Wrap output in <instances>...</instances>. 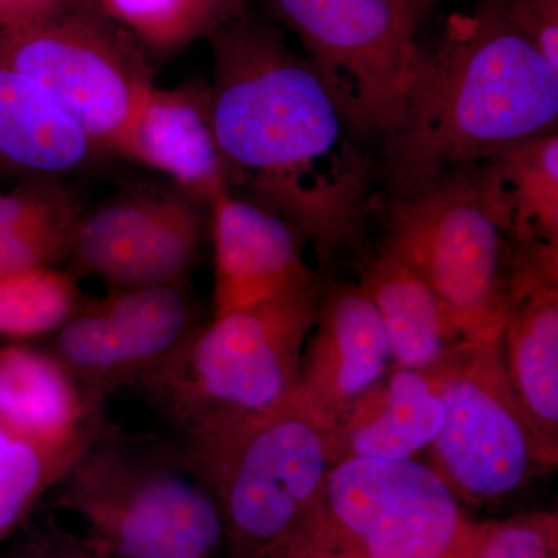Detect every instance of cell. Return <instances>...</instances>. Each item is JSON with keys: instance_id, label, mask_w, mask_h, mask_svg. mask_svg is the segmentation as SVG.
I'll list each match as a JSON object with an SVG mask.
<instances>
[{"instance_id": "1", "label": "cell", "mask_w": 558, "mask_h": 558, "mask_svg": "<svg viewBox=\"0 0 558 558\" xmlns=\"http://www.w3.org/2000/svg\"><path fill=\"white\" fill-rule=\"evenodd\" d=\"M216 138L231 191L292 223L322 270L362 245L379 163L307 58L245 13L208 35Z\"/></svg>"}, {"instance_id": "2", "label": "cell", "mask_w": 558, "mask_h": 558, "mask_svg": "<svg viewBox=\"0 0 558 558\" xmlns=\"http://www.w3.org/2000/svg\"><path fill=\"white\" fill-rule=\"evenodd\" d=\"M558 69L509 20L502 0L450 14L438 46L422 51L409 105L381 140L388 194L444 171L494 159L557 131Z\"/></svg>"}, {"instance_id": "3", "label": "cell", "mask_w": 558, "mask_h": 558, "mask_svg": "<svg viewBox=\"0 0 558 558\" xmlns=\"http://www.w3.org/2000/svg\"><path fill=\"white\" fill-rule=\"evenodd\" d=\"M322 275L310 271L267 299L215 315L145 385L193 451L295 398Z\"/></svg>"}, {"instance_id": "4", "label": "cell", "mask_w": 558, "mask_h": 558, "mask_svg": "<svg viewBox=\"0 0 558 558\" xmlns=\"http://www.w3.org/2000/svg\"><path fill=\"white\" fill-rule=\"evenodd\" d=\"M108 558H218L216 499L180 446L105 427L50 492Z\"/></svg>"}, {"instance_id": "5", "label": "cell", "mask_w": 558, "mask_h": 558, "mask_svg": "<svg viewBox=\"0 0 558 558\" xmlns=\"http://www.w3.org/2000/svg\"><path fill=\"white\" fill-rule=\"evenodd\" d=\"M218 505L227 558H303L339 433L293 398L202 449L185 451Z\"/></svg>"}, {"instance_id": "6", "label": "cell", "mask_w": 558, "mask_h": 558, "mask_svg": "<svg viewBox=\"0 0 558 558\" xmlns=\"http://www.w3.org/2000/svg\"><path fill=\"white\" fill-rule=\"evenodd\" d=\"M381 222L377 250L424 282L459 339L501 333L513 242L481 189L475 165L388 194Z\"/></svg>"}, {"instance_id": "7", "label": "cell", "mask_w": 558, "mask_h": 558, "mask_svg": "<svg viewBox=\"0 0 558 558\" xmlns=\"http://www.w3.org/2000/svg\"><path fill=\"white\" fill-rule=\"evenodd\" d=\"M478 521L416 459L330 469L303 558H475Z\"/></svg>"}, {"instance_id": "8", "label": "cell", "mask_w": 558, "mask_h": 558, "mask_svg": "<svg viewBox=\"0 0 558 558\" xmlns=\"http://www.w3.org/2000/svg\"><path fill=\"white\" fill-rule=\"evenodd\" d=\"M366 142L398 126L421 65V21L400 0H263Z\"/></svg>"}, {"instance_id": "9", "label": "cell", "mask_w": 558, "mask_h": 558, "mask_svg": "<svg viewBox=\"0 0 558 558\" xmlns=\"http://www.w3.org/2000/svg\"><path fill=\"white\" fill-rule=\"evenodd\" d=\"M0 64L38 83L101 153L113 154L154 87L145 49L94 0L0 28Z\"/></svg>"}, {"instance_id": "10", "label": "cell", "mask_w": 558, "mask_h": 558, "mask_svg": "<svg viewBox=\"0 0 558 558\" xmlns=\"http://www.w3.org/2000/svg\"><path fill=\"white\" fill-rule=\"evenodd\" d=\"M446 409L432 469L464 505L498 501L542 469L510 387L501 333L462 340L425 368Z\"/></svg>"}, {"instance_id": "11", "label": "cell", "mask_w": 558, "mask_h": 558, "mask_svg": "<svg viewBox=\"0 0 558 558\" xmlns=\"http://www.w3.org/2000/svg\"><path fill=\"white\" fill-rule=\"evenodd\" d=\"M202 325L186 281L110 290L51 333L50 352L101 407L112 392L142 388Z\"/></svg>"}, {"instance_id": "12", "label": "cell", "mask_w": 558, "mask_h": 558, "mask_svg": "<svg viewBox=\"0 0 558 558\" xmlns=\"http://www.w3.org/2000/svg\"><path fill=\"white\" fill-rule=\"evenodd\" d=\"M204 205L179 190L119 197L81 216L69 259L110 290L186 281L204 240Z\"/></svg>"}, {"instance_id": "13", "label": "cell", "mask_w": 558, "mask_h": 558, "mask_svg": "<svg viewBox=\"0 0 558 558\" xmlns=\"http://www.w3.org/2000/svg\"><path fill=\"white\" fill-rule=\"evenodd\" d=\"M502 357L542 469L558 464V245L512 244Z\"/></svg>"}, {"instance_id": "14", "label": "cell", "mask_w": 558, "mask_h": 558, "mask_svg": "<svg viewBox=\"0 0 558 558\" xmlns=\"http://www.w3.org/2000/svg\"><path fill=\"white\" fill-rule=\"evenodd\" d=\"M391 363L379 312L359 282L325 277L301 355L295 389L301 405L339 432Z\"/></svg>"}, {"instance_id": "15", "label": "cell", "mask_w": 558, "mask_h": 558, "mask_svg": "<svg viewBox=\"0 0 558 558\" xmlns=\"http://www.w3.org/2000/svg\"><path fill=\"white\" fill-rule=\"evenodd\" d=\"M113 154L168 175L180 193L209 207L231 191L229 165L216 138L209 86H154Z\"/></svg>"}, {"instance_id": "16", "label": "cell", "mask_w": 558, "mask_h": 558, "mask_svg": "<svg viewBox=\"0 0 558 558\" xmlns=\"http://www.w3.org/2000/svg\"><path fill=\"white\" fill-rule=\"evenodd\" d=\"M208 209L215 315L258 303L312 271L303 256L306 238L277 213L233 191L219 194Z\"/></svg>"}, {"instance_id": "17", "label": "cell", "mask_w": 558, "mask_h": 558, "mask_svg": "<svg viewBox=\"0 0 558 558\" xmlns=\"http://www.w3.org/2000/svg\"><path fill=\"white\" fill-rule=\"evenodd\" d=\"M75 377L51 352L0 348V421L50 446H87L106 427Z\"/></svg>"}, {"instance_id": "18", "label": "cell", "mask_w": 558, "mask_h": 558, "mask_svg": "<svg viewBox=\"0 0 558 558\" xmlns=\"http://www.w3.org/2000/svg\"><path fill=\"white\" fill-rule=\"evenodd\" d=\"M101 154L38 83L0 64V179H64Z\"/></svg>"}, {"instance_id": "19", "label": "cell", "mask_w": 558, "mask_h": 558, "mask_svg": "<svg viewBox=\"0 0 558 558\" xmlns=\"http://www.w3.org/2000/svg\"><path fill=\"white\" fill-rule=\"evenodd\" d=\"M446 417L427 369L392 366L339 429L341 459L405 461L429 449Z\"/></svg>"}, {"instance_id": "20", "label": "cell", "mask_w": 558, "mask_h": 558, "mask_svg": "<svg viewBox=\"0 0 558 558\" xmlns=\"http://www.w3.org/2000/svg\"><path fill=\"white\" fill-rule=\"evenodd\" d=\"M476 178L513 244L558 245V132L475 163Z\"/></svg>"}, {"instance_id": "21", "label": "cell", "mask_w": 558, "mask_h": 558, "mask_svg": "<svg viewBox=\"0 0 558 558\" xmlns=\"http://www.w3.org/2000/svg\"><path fill=\"white\" fill-rule=\"evenodd\" d=\"M357 282L379 312L396 368H428L462 341L424 282L387 253L363 260Z\"/></svg>"}, {"instance_id": "22", "label": "cell", "mask_w": 558, "mask_h": 558, "mask_svg": "<svg viewBox=\"0 0 558 558\" xmlns=\"http://www.w3.org/2000/svg\"><path fill=\"white\" fill-rule=\"evenodd\" d=\"M81 216L78 197L62 179L22 180L0 193V275L69 259Z\"/></svg>"}, {"instance_id": "23", "label": "cell", "mask_w": 558, "mask_h": 558, "mask_svg": "<svg viewBox=\"0 0 558 558\" xmlns=\"http://www.w3.org/2000/svg\"><path fill=\"white\" fill-rule=\"evenodd\" d=\"M87 446H50L0 421V543L31 519Z\"/></svg>"}, {"instance_id": "24", "label": "cell", "mask_w": 558, "mask_h": 558, "mask_svg": "<svg viewBox=\"0 0 558 558\" xmlns=\"http://www.w3.org/2000/svg\"><path fill=\"white\" fill-rule=\"evenodd\" d=\"M84 303L75 275L57 267L0 275V336L54 333Z\"/></svg>"}, {"instance_id": "25", "label": "cell", "mask_w": 558, "mask_h": 558, "mask_svg": "<svg viewBox=\"0 0 558 558\" xmlns=\"http://www.w3.org/2000/svg\"><path fill=\"white\" fill-rule=\"evenodd\" d=\"M143 49L174 53L211 33L196 0H94Z\"/></svg>"}, {"instance_id": "26", "label": "cell", "mask_w": 558, "mask_h": 558, "mask_svg": "<svg viewBox=\"0 0 558 558\" xmlns=\"http://www.w3.org/2000/svg\"><path fill=\"white\" fill-rule=\"evenodd\" d=\"M475 558H558L556 512H521L478 523Z\"/></svg>"}, {"instance_id": "27", "label": "cell", "mask_w": 558, "mask_h": 558, "mask_svg": "<svg viewBox=\"0 0 558 558\" xmlns=\"http://www.w3.org/2000/svg\"><path fill=\"white\" fill-rule=\"evenodd\" d=\"M0 558H108L80 532L69 531L51 513L28 519L11 537L0 543Z\"/></svg>"}, {"instance_id": "28", "label": "cell", "mask_w": 558, "mask_h": 558, "mask_svg": "<svg viewBox=\"0 0 558 558\" xmlns=\"http://www.w3.org/2000/svg\"><path fill=\"white\" fill-rule=\"evenodd\" d=\"M512 24L558 69V0H502Z\"/></svg>"}, {"instance_id": "29", "label": "cell", "mask_w": 558, "mask_h": 558, "mask_svg": "<svg viewBox=\"0 0 558 558\" xmlns=\"http://www.w3.org/2000/svg\"><path fill=\"white\" fill-rule=\"evenodd\" d=\"M72 0H0V28L35 24L57 13Z\"/></svg>"}, {"instance_id": "30", "label": "cell", "mask_w": 558, "mask_h": 558, "mask_svg": "<svg viewBox=\"0 0 558 558\" xmlns=\"http://www.w3.org/2000/svg\"><path fill=\"white\" fill-rule=\"evenodd\" d=\"M207 17L211 32L247 13V0H196Z\"/></svg>"}, {"instance_id": "31", "label": "cell", "mask_w": 558, "mask_h": 558, "mask_svg": "<svg viewBox=\"0 0 558 558\" xmlns=\"http://www.w3.org/2000/svg\"><path fill=\"white\" fill-rule=\"evenodd\" d=\"M400 2L405 3L409 7L411 13L417 17L418 21L422 22L424 20L425 14L432 10V7L435 5L438 0H400Z\"/></svg>"}, {"instance_id": "32", "label": "cell", "mask_w": 558, "mask_h": 558, "mask_svg": "<svg viewBox=\"0 0 558 558\" xmlns=\"http://www.w3.org/2000/svg\"><path fill=\"white\" fill-rule=\"evenodd\" d=\"M314 558H340V557H314Z\"/></svg>"}]
</instances>
